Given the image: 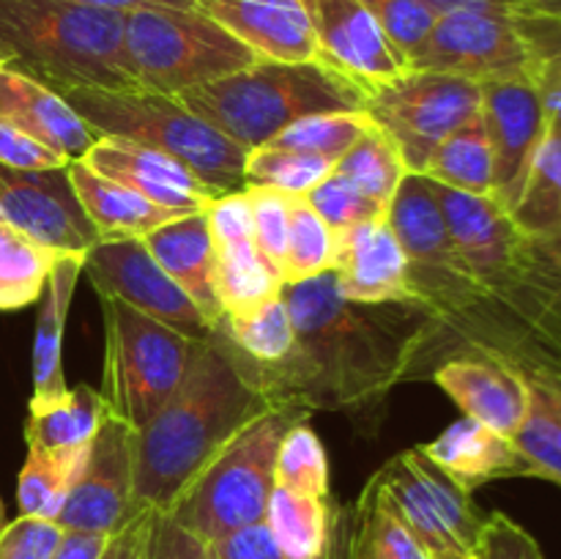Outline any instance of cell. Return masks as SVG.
Listing matches in <instances>:
<instances>
[{
	"label": "cell",
	"instance_id": "57",
	"mask_svg": "<svg viewBox=\"0 0 561 559\" xmlns=\"http://www.w3.org/2000/svg\"><path fill=\"white\" fill-rule=\"evenodd\" d=\"M520 14L548 16V20L561 22V0H520Z\"/></svg>",
	"mask_w": 561,
	"mask_h": 559
},
{
	"label": "cell",
	"instance_id": "11",
	"mask_svg": "<svg viewBox=\"0 0 561 559\" xmlns=\"http://www.w3.org/2000/svg\"><path fill=\"white\" fill-rule=\"evenodd\" d=\"M367 113L394 137L411 173H425L438 142L482 113V82L409 69L367 99Z\"/></svg>",
	"mask_w": 561,
	"mask_h": 559
},
{
	"label": "cell",
	"instance_id": "28",
	"mask_svg": "<svg viewBox=\"0 0 561 559\" xmlns=\"http://www.w3.org/2000/svg\"><path fill=\"white\" fill-rule=\"evenodd\" d=\"M345 559H431L409 526L378 499L373 482L351 507H337Z\"/></svg>",
	"mask_w": 561,
	"mask_h": 559
},
{
	"label": "cell",
	"instance_id": "13",
	"mask_svg": "<svg viewBox=\"0 0 561 559\" xmlns=\"http://www.w3.org/2000/svg\"><path fill=\"white\" fill-rule=\"evenodd\" d=\"M82 274L99 296H113L192 340H206L211 323L186 290L159 266L142 239H102L82 255Z\"/></svg>",
	"mask_w": 561,
	"mask_h": 559
},
{
	"label": "cell",
	"instance_id": "22",
	"mask_svg": "<svg viewBox=\"0 0 561 559\" xmlns=\"http://www.w3.org/2000/svg\"><path fill=\"white\" fill-rule=\"evenodd\" d=\"M195 9L247 44L261 60H321L310 14L301 0H195Z\"/></svg>",
	"mask_w": 561,
	"mask_h": 559
},
{
	"label": "cell",
	"instance_id": "21",
	"mask_svg": "<svg viewBox=\"0 0 561 559\" xmlns=\"http://www.w3.org/2000/svg\"><path fill=\"white\" fill-rule=\"evenodd\" d=\"M433 381L463 409L466 417L513 438L529 411V381L513 362L491 354L455 356L444 362Z\"/></svg>",
	"mask_w": 561,
	"mask_h": 559
},
{
	"label": "cell",
	"instance_id": "6",
	"mask_svg": "<svg viewBox=\"0 0 561 559\" xmlns=\"http://www.w3.org/2000/svg\"><path fill=\"white\" fill-rule=\"evenodd\" d=\"M307 414L299 406H272L255 417L214 455L170 515L208 546L266 518L279 444Z\"/></svg>",
	"mask_w": 561,
	"mask_h": 559
},
{
	"label": "cell",
	"instance_id": "9",
	"mask_svg": "<svg viewBox=\"0 0 561 559\" xmlns=\"http://www.w3.org/2000/svg\"><path fill=\"white\" fill-rule=\"evenodd\" d=\"M387 219L409 261L411 288L436 321H469L471 312L488 305L485 290L477 285L449 236L427 175H405L389 203Z\"/></svg>",
	"mask_w": 561,
	"mask_h": 559
},
{
	"label": "cell",
	"instance_id": "62",
	"mask_svg": "<svg viewBox=\"0 0 561 559\" xmlns=\"http://www.w3.org/2000/svg\"><path fill=\"white\" fill-rule=\"evenodd\" d=\"M208 559H217V557H214V551H211V546H208Z\"/></svg>",
	"mask_w": 561,
	"mask_h": 559
},
{
	"label": "cell",
	"instance_id": "44",
	"mask_svg": "<svg viewBox=\"0 0 561 559\" xmlns=\"http://www.w3.org/2000/svg\"><path fill=\"white\" fill-rule=\"evenodd\" d=\"M305 201L310 203L312 212H316L337 236L345 233L348 228H354V225L387 217V208L378 206L373 197H367L359 186H354L340 173L327 175L321 184L312 186L305 195Z\"/></svg>",
	"mask_w": 561,
	"mask_h": 559
},
{
	"label": "cell",
	"instance_id": "58",
	"mask_svg": "<svg viewBox=\"0 0 561 559\" xmlns=\"http://www.w3.org/2000/svg\"><path fill=\"white\" fill-rule=\"evenodd\" d=\"M323 559H345V537H343V524H340V513H337V507H334L332 543H329V551L323 554Z\"/></svg>",
	"mask_w": 561,
	"mask_h": 559
},
{
	"label": "cell",
	"instance_id": "60",
	"mask_svg": "<svg viewBox=\"0 0 561 559\" xmlns=\"http://www.w3.org/2000/svg\"><path fill=\"white\" fill-rule=\"evenodd\" d=\"M431 559H471V557L463 551H433Z\"/></svg>",
	"mask_w": 561,
	"mask_h": 559
},
{
	"label": "cell",
	"instance_id": "63",
	"mask_svg": "<svg viewBox=\"0 0 561 559\" xmlns=\"http://www.w3.org/2000/svg\"><path fill=\"white\" fill-rule=\"evenodd\" d=\"M0 223H3V212H0Z\"/></svg>",
	"mask_w": 561,
	"mask_h": 559
},
{
	"label": "cell",
	"instance_id": "35",
	"mask_svg": "<svg viewBox=\"0 0 561 559\" xmlns=\"http://www.w3.org/2000/svg\"><path fill=\"white\" fill-rule=\"evenodd\" d=\"M334 173H340L351 184L359 186L378 206L389 208L394 192H398V186L403 184V179L411 170L394 137L381 124L373 121L365 129V135L337 159Z\"/></svg>",
	"mask_w": 561,
	"mask_h": 559
},
{
	"label": "cell",
	"instance_id": "12",
	"mask_svg": "<svg viewBox=\"0 0 561 559\" xmlns=\"http://www.w3.org/2000/svg\"><path fill=\"white\" fill-rule=\"evenodd\" d=\"M433 192L442 206L444 223L458 247L460 258L488 301L513 294L537 263V241H531L510 208L493 195H469L433 181Z\"/></svg>",
	"mask_w": 561,
	"mask_h": 559
},
{
	"label": "cell",
	"instance_id": "39",
	"mask_svg": "<svg viewBox=\"0 0 561 559\" xmlns=\"http://www.w3.org/2000/svg\"><path fill=\"white\" fill-rule=\"evenodd\" d=\"M370 124L373 115L367 110L307 115V118H299L288 129L279 132L266 146L305 153V157L329 159V162L337 164V159L365 135V129Z\"/></svg>",
	"mask_w": 561,
	"mask_h": 559
},
{
	"label": "cell",
	"instance_id": "43",
	"mask_svg": "<svg viewBox=\"0 0 561 559\" xmlns=\"http://www.w3.org/2000/svg\"><path fill=\"white\" fill-rule=\"evenodd\" d=\"M531 400L524 425L513 436L524 460V477H540L561 488V427L557 417L546 406V400L529 387Z\"/></svg>",
	"mask_w": 561,
	"mask_h": 559
},
{
	"label": "cell",
	"instance_id": "36",
	"mask_svg": "<svg viewBox=\"0 0 561 559\" xmlns=\"http://www.w3.org/2000/svg\"><path fill=\"white\" fill-rule=\"evenodd\" d=\"M60 252L38 244L3 219L0 223V310H22L42 299Z\"/></svg>",
	"mask_w": 561,
	"mask_h": 559
},
{
	"label": "cell",
	"instance_id": "8",
	"mask_svg": "<svg viewBox=\"0 0 561 559\" xmlns=\"http://www.w3.org/2000/svg\"><path fill=\"white\" fill-rule=\"evenodd\" d=\"M99 299L104 318V367L99 395L110 414L121 417L137 431L179 389L197 340L113 296Z\"/></svg>",
	"mask_w": 561,
	"mask_h": 559
},
{
	"label": "cell",
	"instance_id": "18",
	"mask_svg": "<svg viewBox=\"0 0 561 559\" xmlns=\"http://www.w3.org/2000/svg\"><path fill=\"white\" fill-rule=\"evenodd\" d=\"M482 121L493 148V197L513 212L535 153L548 135L546 110L529 75L482 82Z\"/></svg>",
	"mask_w": 561,
	"mask_h": 559
},
{
	"label": "cell",
	"instance_id": "34",
	"mask_svg": "<svg viewBox=\"0 0 561 559\" xmlns=\"http://www.w3.org/2000/svg\"><path fill=\"white\" fill-rule=\"evenodd\" d=\"M513 219L531 241L561 233V135L548 132L531 162Z\"/></svg>",
	"mask_w": 561,
	"mask_h": 559
},
{
	"label": "cell",
	"instance_id": "26",
	"mask_svg": "<svg viewBox=\"0 0 561 559\" xmlns=\"http://www.w3.org/2000/svg\"><path fill=\"white\" fill-rule=\"evenodd\" d=\"M80 274L82 255H60L49 272L42 299H38L36 334H33L31 409L55 403L69 392L64 378V332Z\"/></svg>",
	"mask_w": 561,
	"mask_h": 559
},
{
	"label": "cell",
	"instance_id": "1",
	"mask_svg": "<svg viewBox=\"0 0 561 559\" xmlns=\"http://www.w3.org/2000/svg\"><path fill=\"white\" fill-rule=\"evenodd\" d=\"M296 343L285 360L247 370L274 406L348 409L370 403L409 373L436 318L420 305H356L340 296L334 272L283 285Z\"/></svg>",
	"mask_w": 561,
	"mask_h": 559
},
{
	"label": "cell",
	"instance_id": "40",
	"mask_svg": "<svg viewBox=\"0 0 561 559\" xmlns=\"http://www.w3.org/2000/svg\"><path fill=\"white\" fill-rule=\"evenodd\" d=\"M332 173L334 162L329 159L261 146L247 153L244 190L247 186H266V190L285 192L290 197H305L312 186H318Z\"/></svg>",
	"mask_w": 561,
	"mask_h": 559
},
{
	"label": "cell",
	"instance_id": "7",
	"mask_svg": "<svg viewBox=\"0 0 561 559\" xmlns=\"http://www.w3.org/2000/svg\"><path fill=\"white\" fill-rule=\"evenodd\" d=\"M124 47L137 85L168 96L222 80L261 60L195 5H142L126 11Z\"/></svg>",
	"mask_w": 561,
	"mask_h": 559
},
{
	"label": "cell",
	"instance_id": "2",
	"mask_svg": "<svg viewBox=\"0 0 561 559\" xmlns=\"http://www.w3.org/2000/svg\"><path fill=\"white\" fill-rule=\"evenodd\" d=\"M272 406L241 351L214 327L197 340L179 389L135 431V507L170 513L214 455Z\"/></svg>",
	"mask_w": 561,
	"mask_h": 559
},
{
	"label": "cell",
	"instance_id": "45",
	"mask_svg": "<svg viewBox=\"0 0 561 559\" xmlns=\"http://www.w3.org/2000/svg\"><path fill=\"white\" fill-rule=\"evenodd\" d=\"M405 66L436 27L438 14L422 0H362Z\"/></svg>",
	"mask_w": 561,
	"mask_h": 559
},
{
	"label": "cell",
	"instance_id": "55",
	"mask_svg": "<svg viewBox=\"0 0 561 559\" xmlns=\"http://www.w3.org/2000/svg\"><path fill=\"white\" fill-rule=\"evenodd\" d=\"M427 9L436 11L438 16L460 14V11H480V14H510L518 16L520 0H422Z\"/></svg>",
	"mask_w": 561,
	"mask_h": 559
},
{
	"label": "cell",
	"instance_id": "19",
	"mask_svg": "<svg viewBox=\"0 0 561 559\" xmlns=\"http://www.w3.org/2000/svg\"><path fill=\"white\" fill-rule=\"evenodd\" d=\"M82 162L175 214L203 212L219 197V192L184 162L124 137H99Z\"/></svg>",
	"mask_w": 561,
	"mask_h": 559
},
{
	"label": "cell",
	"instance_id": "33",
	"mask_svg": "<svg viewBox=\"0 0 561 559\" xmlns=\"http://www.w3.org/2000/svg\"><path fill=\"white\" fill-rule=\"evenodd\" d=\"M217 252V296L225 316H244L279 296L283 280L268 269L255 239L214 244Z\"/></svg>",
	"mask_w": 561,
	"mask_h": 559
},
{
	"label": "cell",
	"instance_id": "29",
	"mask_svg": "<svg viewBox=\"0 0 561 559\" xmlns=\"http://www.w3.org/2000/svg\"><path fill=\"white\" fill-rule=\"evenodd\" d=\"M104 411H107V406H104L99 389L80 384L55 403L31 409L25 422L27 449L69 453V449L91 447L93 436L104 420Z\"/></svg>",
	"mask_w": 561,
	"mask_h": 559
},
{
	"label": "cell",
	"instance_id": "46",
	"mask_svg": "<svg viewBox=\"0 0 561 559\" xmlns=\"http://www.w3.org/2000/svg\"><path fill=\"white\" fill-rule=\"evenodd\" d=\"M252 212V236L263 261L283 280L285 250H288V223H290V195L266 186H247Z\"/></svg>",
	"mask_w": 561,
	"mask_h": 559
},
{
	"label": "cell",
	"instance_id": "49",
	"mask_svg": "<svg viewBox=\"0 0 561 559\" xmlns=\"http://www.w3.org/2000/svg\"><path fill=\"white\" fill-rule=\"evenodd\" d=\"M140 559H208V543L164 510H151Z\"/></svg>",
	"mask_w": 561,
	"mask_h": 559
},
{
	"label": "cell",
	"instance_id": "42",
	"mask_svg": "<svg viewBox=\"0 0 561 559\" xmlns=\"http://www.w3.org/2000/svg\"><path fill=\"white\" fill-rule=\"evenodd\" d=\"M274 482L305 497L329 499V458L318 433L299 420L279 444Z\"/></svg>",
	"mask_w": 561,
	"mask_h": 559
},
{
	"label": "cell",
	"instance_id": "15",
	"mask_svg": "<svg viewBox=\"0 0 561 559\" xmlns=\"http://www.w3.org/2000/svg\"><path fill=\"white\" fill-rule=\"evenodd\" d=\"M137 513L142 510L135 507V427L104 411L85 469L66 499L58 524L110 537Z\"/></svg>",
	"mask_w": 561,
	"mask_h": 559
},
{
	"label": "cell",
	"instance_id": "5",
	"mask_svg": "<svg viewBox=\"0 0 561 559\" xmlns=\"http://www.w3.org/2000/svg\"><path fill=\"white\" fill-rule=\"evenodd\" d=\"M60 96L99 132V137H124L170 153L195 170L219 195L244 190V164L250 151L197 118L179 96L146 88H75Z\"/></svg>",
	"mask_w": 561,
	"mask_h": 559
},
{
	"label": "cell",
	"instance_id": "51",
	"mask_svg": "<svg viewBox=\"0 0 561 559\" xmlns=\"http://www.w3.org/2000/svg\"><path fill=\"white\" fill-rule=\"evenodd\" d=\"M211 551L217 559H288L274 540L266 521L230 532L222 540L211 543Z\"/></svg>",
	"mask_w": 561,
	"mask_h": 559
},
{
	"label": "cell",
	"instance_id": "30",
	"mask_svg": "<svg viewBox=\"0 0 561 559\" xmlns=\"http://www.w3.org/2000/svg\"><path fill=\"white\" fill-rule=\"evenodd\" d=\"M263 521L288 559H323L329 551L334 526V507L329 499L274 486Z\"/></svg>",
	"mask_w": 561,
	"mask_h": 559
},
{
	"label": "cell",
	"instance_id": "17",
	"mask_svg": "<svg viewBox=\"0 0 561 559\" xmlns=\"http://www.w3.org/2000/svg\"><path fill=\"white\" fill-rule=\"evenodd\" d=\"M301 3L310 14L321 64L354 82L367 99L409 71L362 0H301Z\"/></svg>",
	"mask_w": 561,
	"mask_h": 559
},
{
	"label": "cell",
	"instance_id": "14",
	"mask_svg": "<svg viewBox=\"0 0 561 559\" xmlns=\"http://www.w3.org/2000/svg\"><path fill=\"white\" fill-rule=\"evenodd\" d=\"M409 69L444 71L474 82L526 75L529 44L518 16L460 11L438 16L436 27L414 53Z\"/></svg>",
	"mask_w": 561,
	"mask_h": 559
},
{
	"label": "cell",
	"instance_id": "32",
	"mask_svg": "<svg viewBox=\"0 0 561 559\" xmlns=\"http://www.w3.org/2000/svg\"><path fill=\"white\" fill-rule=\"evenodd\" d=\"M88 453H91V447L69 449V453L27 449L20 480H16V504H20V515L58 521L71 488H75L82 469H85Z\"/></svg>",
	"mask_w": 561,
	"mask_h": 559
},
{
	"label": "cell",
	"instance_id": "61",
	"mask_svg": "<svg viewBox=\"0 0 561 559\" xmlns=\"http://www.w3.org/2000/svg\"><path fill=\"white\" fill-rule=\"evenodd\" d=\"M5 526V504H3V499H0V529H3Z\"/></svg>",
	"mask_w": 561,
	"mask_h": 559
},
{
	"label": "cell",
	"instance_id": "53",
	"mask_svg": "<svg viewBox=\"0 0 561 559\" xmlns=\"http://www.w3.org/2000/svg\"><path fill=\"white\" fill-rule=\"evenodd\" d=\"M148 515H151V510H142V513H137L135 518L126 521L115 535H110L102 559H140L142 540H146Z\"/></svg>",
	"mask_w": 561,
	"mask_h": 559
},
{
	"label": "cell",
	"instance_id": "27",
	"mask_svg": "<svg viewBox=\"0 0 561 559\" xmlns=\"http://www.w3.org/2000/svg\"><path fill=\"white\" fill-rule=\"evenodd\" d=\"M66 170H69L77 201L82 203L88 219L102 239H131V236L142 239L170 219L184 217V214H175L170 208L157 206L148 197L137 195L129 186L96 173L82 159H71Z\"/></svg>",
	"mask_w": 561,
	"mask_h": 559
},
{
	"label": "cell",
	"instance_id": "16",
	"mask_svg": "<svg viewBox=\"0 0 561 559\" xmlns=\"http://www.w3.org/2000/svg\"><path fill=\"white\" fill-rule=\"evenodd\" d=\"M0 212L5 223L60 255H85L102 241L66 168L27 173L0 164Z\"/></svg>",
	"mask_w": 561,
	"mask_h": 559
},
{
	"label": "cell",
	"instance_id": "3",
	"mask_svg": "<svg viewBox=\"0 0 561 559\" xmlns=\"http://www.w3.org/2000/svg\"><path fill=\"white\" fill-rule=\"evenodd\" d=\"M126 11L64 0H0V47L53 91H137L124 47Z\"/></svg>",
	"mask_w": 561,
	"mask_h": 559
},
{
	"label": "cell",
	"instance_id": "59",
	"mask_svg": "<svg viewBox=\"0 0 561 559\" xmlns=\"http://www.w3.org/2000/svg\"><path fill=\"white\" fill-rule=\"evenodd\" d=\"M537 247H540V250L546 252V255L561 269V233L551 236V239H546V241H537Z\"/></svg>",
	"mask_w": 561,
	"mask_h": 559
},
{
	"label": "cell",
	"instance_id": "38",
	"mask_svg": "<svg viewBox=\"0 0 561 559\" xmlns=\"http://www.w3.org/2000/svg\"><path fill=\"white\" fill-rule=\"evenodd\" d=\"M340 236L312 212L305 197H290L288 250L283 263V285L305 283L323 272H334Z\"/></svg>",
	"mask_w": 561,
	"mask_h": 559
},
{
	"label": "cell",
	"instance_id": "47",
	"mask_svg": "<svg viewBox=\"0 0 561 559\" xmlns=\"http://www.w3.org/2000/svg\"><path fill=\"white\" fill-rule=\"evenodd\" d=\"M471 559H546L535 537L510 515L491 513L469 548Z\"/></svg>",
	"mask_w": 561,
	"mask_h": 559
},
{
	"label": "cell",
	"instance_id": "56",
	"mask_svg": "<svg viewBox=\"0 0 561 559\" xmlns=\"http://www.w3.org/2000/svg\"><path fill=\"white\" fill-rule=\"evenodd\" d=\"M64 3H82V5H99V9L131 11V9H142V5H175V9H192L195 0H64Z\"/></svg>",
	"mask_w": 561,
	"mask_h": 559
},
{
	"label": "cell",
	"instance_id": "10",
	"mask_svg": "<svg viewBox=\"0 0 561 559\" xmlns=\"http://www.w3.org/2000/svg\"><path fill=\"white\" fill-rule=\"evenodd\" d=\"M370 482L378 499L409 526L427 554H469L474 546L485 515L471 499V491L458 486L420 447L394 455Z\"/></svg>",
	"mask_w": 561,
	"mask_h": 559
},
{
	"label": "cell",
	"instance_id": "20",
	"mask_svg": "<svg viewBox=\"0 0 561 559\" xmlns=\"http://www.w3.org/2000/svg\"><path fill=\"white\" fill-rule=\"evenodd\" d=\"M334 280L340 296L356 305H420L411 288L409 261L387 217L340 233Z\"/></svg>",
	"mask_w": 561,
	"mask_h": 559
},
{
	"label": "cell",
	"instance_id": "31",
	"mask_svg": "<svg viewBox=\"0 0 561 559\" xmlns=\"http://www.w3.org/2000/svg\"><path fill=\"white\" fill-rule=\"evenodd\" d=\"M422 175L449 190L469 192V195H493L496 168H493L491 137H488L482 113L438 142Z\"/></svg>",
	"mask_w": 561,
	"mask_h": 559
},
{
	"label": "cell",
	"instance_id": "48",
	"mask_svg": "<svg viewBox=\"0 0 561 559\" xmlns=\"http://www.w3.org/2000/svg\"><path fill=\"white\" fill-rule=\"evenodd\" d=\"M64 537L58 521L20 515L0 529V559H53Z\"/></svg>",
	"mask_w": 561,
	"mask_h": 559
},
{
	"label": "cell",
	"instance_id": "25",
	"mask_svg": "<svg viewBox=\"0 0 561 559\" xmlns=\"http://www.w3.org/2000/svg\"><path fill=\"white\" fill-rule=\"evenodd\" d=\"M420 449L471 493L491 480L524 477V460L513 438L491 431L471 417L453 422L442 436L422 444Z\"/></svg>",
	"mask_w": 561,
	"mask_h": 559
},
{
	"label": "cell",
	"instance_id": "41",
	"mask_svg": "<svg viewBox=\"0 0 561 559\" xmlns=\"http://www.w3.org/2000/svg\"><path fill=\"white\" fill-rule=\"evenodd\" d=\"M520 31L529 44V80L546 110L548 132L561 135V22L537 14H518Z\"/></svg>",
	"mask_w": 561,
	"mask_h": 559
},
{
	"label": "cell",
	"instance_id": "24",
	"mask_svg": "<svg viewBox=\"0 0 561 559\" xmlns=\"http://www.w3.org/2000/svg\"><path fill=\"white\" fill-rule=\"evenodd\" d=\"M142 241L159 266L195 301L203 318L211 327H219L225 312L217 296V252H214L206 208L170 219L162 228L142 236Z\"/></svg>",
	"mask_w": 561,
	"mask_h": 559
},
{
	"label": "cell",
	"instance_id": "4",
	"mask_svg": "<svg viewBox=\"0 0 561 559\" xmlns=\"http://www.w3.org/2000/svg\"><path fill=\"white\" fill-rule=\"evenodd\" d=\"M179 99L197 118L247 151L272 142L279 132L307 115L367 110L365 91L321 60H255L222 80L190 88L179 93Z\"/></svg>",
	"mask_w": 561,
	"mask_h": 559
},
{
	"label": "cell",
	"instance_id": "64",
	"mask_svg": "<svg viewBox=\"0 0 561 559\" xmlns=\"http://www.w3.org/2000/svg\"><path fill=\"white\" fill-rule=\"evenodd\" d=\"M0 66H3V64H0Z\"/></svg>",
	"mask_w": 561,
	"mask_h": 559
},
{
	"label": "cell",
	"instance_id": "54",
	"mask_svg": "<svg viewBox=\"0 0 561 559\" xmlns=\"http://www.w3.org/2000/svg\"><path fill=\"white\" fill-rule=\"evenodd\" d=\"M107 540L110 537L99 535V532L64 529V537H60V546L53 559H102Z\"/></svg>",
	"mask_w": 561,
	"mask_h": 559
},
{
	"label": "cell",
	"instance_id": "37",
	"mask_svg": "<svg viewBox=\"0 0 561 559\" xmlns=\"http://www.w3.org/2000/svg\"><path fill=\"white\" fill-rule=\"evenodd\" d=\"M225 338L257 365H274L294 351L296 332L283 294L244 316H222Z\"/></svg>",
	"mask_w": 561,
	"mask_h": 559
},
{
	"label": "cell",
	"instance_id": "50",
	"mask_svg": "<svg viewBox=\"0 0 561 559\" xmlns=\"http://www.w3.org/2000/svg\"><path fill=\"white\" fill-rule=\"evenodd\" d=\"M0 164L11 170H27V173H38V170H55L66 168L69 159L49 148L47 142L36 140L11 124L9 118H0Z\"/></svg>",
	"mask_w": 561,
	"mask_h": 559
},
{
	"label": "cell",
	"instance_id": "52",
	"mask_svg": "<svg viewBox=\"0 0 561 559\" xmlns=\"http://www.w3.org/2000/svg\"><path fill=\"white\" fill-rule=\"evenodd\" d=\"M515 365V362H513ZM518 367L520 373L526 376L529 387L546 400V406L551 409V414L557 417L559 427H561V370L551 365H540V362H520Z\"/></svg>",
	"mask_w": 561,
	"mask_h": 559
},
{
	"label": "cell",
	"instance_id": "23",
	"mask_svg": "<svg viewBox=\"0 0 561 559\" xmlns=\"http://www.w3.org/2000/svg\"><path fill=\"white\" fill-rule=\"evenodd\" d=\"M0 118H9L27 135L47 142L69 162L85 157L99 140V132L80 118L58 91L9 64L0 66Z\"/></svg>",
	"mask_w": 561,
	"mask_h": 559
}]
</instances>
